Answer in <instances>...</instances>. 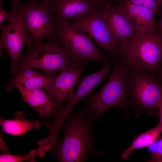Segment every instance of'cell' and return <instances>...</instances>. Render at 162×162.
Instances as JSON below:
<instances>
[{"mask_svg":"<svg viewBox=\"0 0 162 162\" xmlns=\"http://www.w3.org/2000/svg\"><path fill=\"white\" fill-rule=\"evenodd\" d=\"M131 4L143 6L152 10L155 14L161 7L162 0H123Z\"/></svg>","mask_w":162,"mask_h":162,"instance_id":"44dd1931","label":"cell"},{"mask_svg":"<svg viewBox=\"0 0 162 162\" xmlns=\"http://www.w3.org/2000/svg\"><path fill=\"white\" fill-rule=\"evenodd\" d=\"M113 61L110 59L102 68L97 72L84 76L80 82L76 92L68 101L66 106L58 110L56 116L61 121L64 122L70 114L75 105L96 86L108 76H110Z\"/></svg>","mask_w":162,"mask_h":162,"instance_id":"7c38bea8","label":"cell"},{"mask_svg":"<svg viewBox=\"0 0 162 162\" xmlns=\"http://www.w3.org/2000/svg\"><path fill=\"white\" fill-rule=\"evenodd\" d=\"M12 8V11L16 16L18 11L19 2L20 0H10Z\"/></svg>","mask_w":162,"mask_h":162,"instance_id":"d4e9b609","label":"cell"},{"mask_svg":"<svg viewBox=\"0 0 162 162\" xmlns=\"http://www.w3.org/2000/svg\"><path fill=\"white\" fill-rule=\"evenodd\" d=\"M161 16L160 21L158 25L157 28V33L162 39V5H161Z\"/></svg>","mask_w":162,"mask_h":162,"instance_id":"4316f807","label":"cell"},{"mask_svg":"<svg viewBox=\"0 0 162 162\" xmlns=\"http://www.w3.org/2000/svg\"><path fill=\"white\" fill-rule=\"evenodd\" d=\"M53 18L58 42L74 64L86 67L91 61L103 67L109 61V56L98 49L92 38L80 26L68 20Z\"/></svg>","mask_w":162,"mask_h":162,"instance_id":"7a4b0ae2","label":"cell"},{"mask_svg":"<svg viewBox=\"0 0 162 162\" xmlns=\"http://www.w3.org/2000/svg\"><path fill=\"white\" fill-rule=\"evenodd\" d=\"M157 108L158 109L160 117L159 123L162 125V97L158 104Z\"/></svg>","mask_w":162,"mask_h":162,"instance_id":"484cf974","label":"cell"},{"mask_svg":"<svg viewBox=\"0 0 162 162\" xmlns=\"http://www.w3.org/2000/svg\"><path fill=\"white\" fill-rule=\"evenodd\" d=\"M151 162H162V157L155 159Z\"/></svg>","mask_w":162,"mask_h":162,"instance_id":"f1b7e54d","label":"cell"},{"mask_svg":"<svg viewBox=\"0 0 162 162\" xmlns=\"http://www.w3.org/2000/svg\"></svg>","mask_w":162,"mask_h":162,"instance_id":"f546056e","label":"cell"},{"mask_svg":"<svg viewBox=\"0 0 162 162\" xmlns=\"http://www.w3.org/2000/svg\"><path fill=\"white\" fill-rule=\"evenodd\" d=\"M54 17L67 20L100 9L89 0H52Z\"/></svg>","mask_w":162,"mask_h":162,"instance_id":"9a60e30c","label":"cell"},{"mask_svg":"<svg viewBox=\"0 0 162 162\" xmlns=\"http://www.w3.org/2000/svg\"><path fill=\"white\" fill-rule=\"evenodd\" d=\"M15 119L0 118V125L3 132L13 135H20L32 129H37L46 123L35 120H29L23 117V114L17 112L15 114Z\"/></svg>","mask_w":162,"mask_h":162,"instance_id":"2e32d148","label":"cell"},{"mask_svg":"<svg viewBox=\"0 0 162 162\" xmlns=\"http://www.w3.org/2000/svg\"><path fill=\"white\" fill-rule=\"evenodd\" d=\"M109 79L99 91L87 96L85 111L93 119L98 121L105 111L112 107L121 109L126 112L128 101L127 86L131 68L117 58Z\"/></svg>","mask_w":162,"mask_h":162,"instance_id":"3957f363","label":"cell"},{"mask_svg":"<svg viewBox=\"0 0 162 162\" xmlns=\"http://www.w3.org/2000/svg\"><path fill=\"white\" fill-rule=\"evenodd\" d=\"M93 119L84 110L70 117L63 126L64 137L56 148V155L60 162L85 161L88 154L102 156V152L96 150L92 131Z\"/></svg>","mask_w":162,"mask_h":162,"instance_id":"6da1fadb","label":"cell"},{"mask_svg":"<svg viewBox=\"0 0 162 162\" xmlns=\"http://www.w3.org/2000/svg\"><path fill=\"white\" fill-rule=\"evenodd\" d=\"M40 151L38 148L30 152V153L25 156L13 155L8 152H3L0 155L1 162H22L24 161L33 162L35 161V158L40 156Z\"/></svg>","mask_w":162,"mask_h":162,"instance_id":"ffe728a7","label":"cell"},{"mask_svg":"<svg viewBox=\"0 0 162 162\" xmlns=\"http://www.w3.org/2000/svg\"><path fill=\"white\" fill-rule=\"evenodd\" d=\"M0 25L4 20H6L10 22L13 20L16 16L14 13L12 11L7 13V11L3 8L0 0Z\"/></svg>","mask_w":162,"mask_h":162,"instance_id":"603a6c76","label":"cell"},{"mask_svg":"<svg viewBox=\"0 0 162 162\" xmlns=\"http://www.w3.org/2000/svg\"><path fill=\"white\" fill-rule=\"evenodd\" d=\"M39 74L28 67H20L19 71L15 75L14 78L8 82L5 90L7 91H9L14 88H16L19 85L26 80Z\"/></svg>","mask_w":162,"mask_h":162,"instance_id":"d6986e66","label":"cell"},{"mask_svg":"<svg viewBox=\"0 0 162 162\" xmlns=\"http://www.w3.org/2000/svg\"><path fill=\"white\" fill-rule=\"evenodd\" d=\"M52 1L29 0L26 3L19 4L24 12L22 25L26 34L32 37L33 46L40 44L46 38L56 36Z\"/></svg>","mask_w":162,"mask_h":162,"instance_id":"5b68a950","label":"cell"},{"mask_svg":"<svg viewBox=\"0 0 162 162\" xmlns=\"http://www.w3.org/2000/svg\"><path fill=\"white\" fill-rule=\"evenodd\" d=\"M127 93L128 103L138 110L150 112L157 108L162 97V83L146 70L131 68Z\"/></svg>","mask_w":162,"mask_h":162,"instance_id":"8992f818","label":"cell"},{"mask_svg":"<svg viewBox=\"0 0 162 162\" xmlns=\"http://www.w3.org/2000/svg\"><path fill=\"white\" fill-rule=\"evenodd\" d=\"M100 9L106 5L114 4L119 0H89Z\"/></svg>","mask_w":162,"mask_h":162,"instance_id":"cb8c5ba5","label":"cell"},{"mask_svg":"<svg viewBox=\"0 0 162 162\" xmlns=\"http://www.w3.org/2000/svg\"><path fill=\"white\" fill-rule=\"evenodd\" d=\"M85 67L75 64L65 66L54 76L50 86L45 90L57 103L59 109L74 94Z\"/></svg>","mask_w":162,"mask_h":162,"instance_id":"8fae6325","label":"cell"},{"mask_svg":"<svg viewBox=\"0 0 162 162\" xmlns=\"http://www.w3.org/2000/svg\"><path fill=\"white\" fill-rule=\"evenodd\" d=\"M23 10L19 5L17 14L14 19L6 25H0V44L6 49L11 60L10 71L16 74L19 70V65L22 48L33 45L32 37L27 34L22 25Z\"/></svg>","mask_w":162,"mask_h":162,"instance_id":"ba28073f","label":"cell"},{"mask_svg":"<svg viewBox=\"0 0 162 162\" xmlns=\"http://www.w3.org/2000/svg\"><path fill=\"white\" fill-rule=\"evenodd\" d=\"M118 58L132 69L157 76L162 65V39L157 31L140 33L121 50Z\"/></svg>","mask_w":162,"mask_h":162,"instance_id":"277c9868","label":"cell"},{"mask_svg":"<svg viewBox=\"0 0 162 162\" xmlns=\"http://www.w3.org/2000/svg\"><path fill=\"white\" fill-rule=\"evenodd\" d=\"M70 64H74L67 56L55 36L49 38L47 43L28 47L26 52L21 54L19 68L28 66L46 74L54 75Z\"/></svg>","mask_w":162,"mask_h":162,"instance_id":"52a82bcc","label":"cell"},{"mask_svg":"<svg viewBox=\"0 0 162 162\" xmlns=\"http://www.w3.org/2000/svg\"><path fill=\"white\" fill-rule=\"evenodd\" d=\"M81 28L103 49L110 59L116 58L119 49L112 36L100 9L67 19Z\"/></svg>","mask_w":162,"mask_h":162,"instance_id":"9c48e42d","label":"cell"},{"mask_svg":"<svg viewBox=\"0 0 162 162\" xmlns=\"http://www.w3.org/2000/svg\"><path fill=\"white\" fill-rule=\"evenodd\" d=\"M22 98L43 118L55 115L59 109L56 101L46 91L41 89H18Z\"/></svg>","mask_w":162,"mask_h":162,"instance_id":"5bb4252c","label":"cell"},{"mask_svg":"<svg viewBox=\"0 0 162 162\" xmlns=\"http://www.w3.org/2000/svg\"><path fill=\"white\" fill-rule=\"evenodd\" d=\"M100 9L120 51L138 33L122 8L120 2L106 5Z\"/></svg>","mask_w":162,"mask_h":162,"instance_id":"30bf717a","label":"cell"},{"mask_svg":"<svg viewBox=\"0 0 162 162\" xmlns=\"http://www.w3.org/2000/svg\"><path fill=\"white\" fill-rule=\"evenodd\" d=\"M120 5L138 34L157 31L158 24L154 18L155 13L146 7L121 0Z\"/></svg>","mask_w":162,"mask_h":162,"instance_id":"4fadbf2b","label":"cell"},{"mask_svg":"<svg viewBox=\"0 0 162 162\" xmlns=\"http://www.w3.org/2000/svg\"><path fill=\"white\" fill-rule=\"evenodd\" d=\"M162 132V125L159 123L156 126L138 135L132 143L122 153V158L125 160L135 149L148 147L160 135Z\"/></svg>","mask_w":162,"mask_h":162,"instance_id":"e0dca14e","label":"cell"},{"mask_svg":"<svg viewBox=\"0 0 162 162\" xmlns=\"http://www.w3.org/2000/svg\"><path fill=\"white\" fill-rule=\"evenodd\" d=\"M55 76L46 74L43 75L39 74L26 80L19 85L16 88L28 90L44 88L46 90L50 86Z\"/></svg>","mask_w":162,"mask_h":162,"instance_id":"ac0fdd59","label":"cell"},{"mask_svg":"<svg viewBox=\"0 0 162 162\" xmlns=\"http://www.w3.org/2000/svg\"><path fill=\"white\" fill-rule=\"evenodd\" d=\"M158 75V80L160 82H162V65L159 71Z\"/></svg>","mask_w":162,"mask_h":162,"instance_id":"83f0119b","label":"cell"},{"mask_svg":"<svg viewBox=\"0 0 162 162\" xmlns=\"http://www.w3.org/2000/svg\"><path fill=\"white\" fill-rule=\"evenodd\" d=\"M150 152L151 160L148 162L162 157V134L150 146L148 147Z\"/></svg>","mask_w":162,"mask_h":162,"instance_id":"7402d4cb","label":"cell"}]
</instances>
